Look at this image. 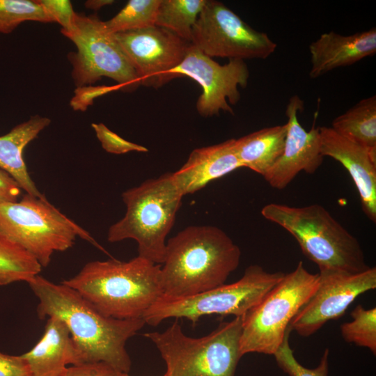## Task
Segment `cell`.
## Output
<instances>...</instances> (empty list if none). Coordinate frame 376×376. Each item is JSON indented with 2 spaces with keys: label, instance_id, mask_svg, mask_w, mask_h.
I'll return each instance as SVG.
<instances>
[{
  "label": "cell",
  "instance_id": "6da1fadb",
  "mask_svg": "<svg viewBox=\"0 0 376 376\" xmlns=\"http://www.w3.org/2000/svg\"><path fill=\"white\" fill-rule=\"evenodd\" d=\"M38 299L40 319L56 316L67 326L80 363L105 362L128 373L131 359L127 341L146 324L142 318L119 320L100 313L74 289L39 274L28 282Z\"/></svg>",
  "mask_w": 376,
  "mask_h": 376
},
{
  "label": "cell",
  "instance_id": "7a4b0ae2",
  "mask_svg": "<svg viewBox=\"0 0 376 376\" xmlns=\"http://www.w3.org/2000/svg\"><path fill=\"white\" fill-rule=\"evenodd\" d=\"M240 258L239 246L219 228L188 226L166 242L160 269L162 295L189 297L223 285Z\"/></svg>",
  "mask_w": 376,
  "mask_h": 376
},
{
  "label": "cell",
  "instance_id": "3957f363",
  "mask_svg": "<svg viewBox=\"0 0 376 376\" xmlns=\"http://www.w3.org/2000/svg\"><path fill=\"white\" fill-rule=\"evenodd\" d=\"M160 269L161 265L139 256L128 261L95 260L62 283L107 317L137 319L163 295Z\"/></svg>",
  "mask_w": 376,
  "mask_h": 376
},
{
  "label": "cell",
  "instance_id": "277c9868",
  "mask_svg": "<svg viewBox=\"0 0 376 376\" xmlns=\"http://www.w3.org/2000/svg\"><path fill=\"white\" fill-rule=\"evenodd\" d=\"M261 214L290 233L320 272L357 274L370 267L358 240L319 204L293 207L269 203L261 209Z\"/></svg>",
  "mask_w": 376,
  "mask_h": 376
},
{
  "label": "cell",
  "instance_id": "5b68a950",
  "mask_svg": "<svg viewBox=\"0 0 376 376\" xmlns=\"http://www.w3.org/2000/svg\"><path fill=\"white\" fill-rule=\"evenodd\" d=\"M182 197L172 173L148 179L126 190L122 194L126 212L109 227L107 240L113 243L132 239L137 243L139 256L162 265L166 239L173 226Z\"/></svg>",
  "mask_w": 376,
  "mask_h": 376
},
{
  "label": "cell",
  "instance_id": "8992f818",
  "mask_svg": "<svg viewBox=\"0 0 376 376\" xmlns=\"http://www.w3.org/2000/svg\"><path fill=\"white\" fill-rule=\"evenodd\" d=\"M242 317L221 322L206 336H187L177 320L163 331L144 334L165 362L164 376H235L240 352Z\"/></svg>",
  "mask_w": 376,
  "mask_h": 376
},
{
  "label": "cell",
  "instance_id": "52a82bcc",
  "mask_svg": "<svg viewBox=\"0 0 376 376\" xmlns=\"http://www.w3.org/2000/svg\"><path fill=\"white\" fill-rule=\"evenodd\" d=\"M0 234L28 252L42 267L49 265L54 252L72 247L77 237L107 253L44 194H25L19 201L0 204Z\"/></svg>",
  "mask_w": 376,
  "mask_h": 376
},
{
  "label": "cell",
  "instance_id": "ba28073f",
  "mask_svg": "<svg viewBox=\"0 0 376 376\" xmlns=\"http://www.w3.org/2000/svg\"><path fill=\"white\" fill-rule=\"evenodd\" d=\"M285 274L282 272H269L258 265H251L234 283H224L189 297L162 295L142 319L146 324L155 327L171 318H185L194 324L201 317L210 315L242 317L258 304Z\"/></svg>",
  "mask_w": 376,
  "mask_h": 376
},
{
  "label": "cell",
  "instance_id": "9c48e42d",
  "mask_svg": "<svg viewBox=\"0 0 376 376\" xmlns=\"http://www.w3.org/2000/svg\"><path fill=\"white\" fill-rule=\"evenodd\" d=\"M318 274L309 272L299 261L242 318V356L248 353L274 355L282 344L289 325L316 290Z\"/></svg>",
  "mask_w": 376,
  "mask_h": 376
},
{
  "label": "cell",
  "instance_id": "30bf717a",
  "mask_svg": "<svg viewBox=\"0 0 376 376\" xmlns=\"http://www.w3.org/2000/svg\"><path fill=\"white\" fill-rule=\"evenodd\" d=\"M61 33L77 48L68 54L77 87L92 84L102 77L115 80L125 92H132L141 85L114 33L97 15L75 13L71 27Z\"/></svg>",
  "mask_w": 376,
  "mask_h": 376
},
{
  "label": "cell",
  "instance_id": "8fae6325",
  "mask_svg": "<svg viewBox=\"0 0 376 376\" xmlns=\"http://www.w3.org/2000/svg\"><path fill=\"white\" fill-rule=\"evenodd\" d=\"M191 43L210 57L229 59H265L276 44L223 3L206 0L192 29Z\"/></svg>",
  "mask_w": 376,
  "mask_h": 376
},
{
  "label": "cell",
  "instance_id": "7c38bea8",
  "mask_svg": "<svg viewBox=\"0 0 376 376\" xmlns=\"http://www.w3.org/2000/svg\"><path fill=\"white\" fill-rule=\"evenodd\" d=\"M172 73L175 78L189 77L201 86L203 93L197 100L196 109L203 117L217 115L220 111L233 114L229 104L239 102L238 87L245 88L249 77L244 60L229 59L227 63L220 65L191 43Z\"/></svg>",
  "mask_w": 376,
  "mask_h": 376
},
{
  "label": "cell",
  "instance_id": "4fadbf2b",
  "mask_svg": "<svg viewBox=\"0 0 376 376\" xmlns=\"http://www.w3.org/2000/svg\"><path fill=\"white\" fill-rule=\"evenodd\" d=\"M318 285L291 320L289 328L301 336L315 334L328 321L340 318L363 293L376 288V267L357 274L319 272Z\"/></svg>",
  "mask_w": 376,
  "mask_h": 376
},
{
  "label": "cell",
  "instance_id": "5bb4252c",
  "mask_svg": "<svg viewBox=\"0 0 376 376\" xmlns=\"http://www.w3.org/2000/svg\"><path fill=\"white\" fill-rule=\"evenodd\" d=\"M141 81L158 88L175 79L172 71L191 42L157 26L114 33Z\"/></svg>",
  "mask_w": 376,
  "mask_h": 376
},
{
  "label": "cell",
  "instance_id": "9a60e30c",
  "mask_svg": "<svg viewBox=\"0 0 376 376\" xmlns=\"http://www.w3.org/2000/svg\"><path fill=\"white\" fill-rule=\"evenodd\" d=\"M304 109L298 95L292 96L286 107L287 133L283 152L263 176L277 189L285 188L301 172L314 173L323 162L320 127L307 131L299 123L297 113Z\"/></svg>",
  "mask_w": 376,
  "mask_h": 376
},
{
  "label": "cell",
  "instance_id": "2e32d148",
  "mask_svg": "<svg viewBox=\"0 0 376 376\" xmlns=\"http://www.w3.org/2000/svg\"><path fill=\"white\" fill-rule=\"evenodd\" d=\"M321 152L340 162L358 190L362 210L376 222V155L343 136L331 127H320Z\"/></svg>",
  "mask_w": 376,
  "mask_h": 376
},
{
  "label": "cell",
  "instance_id": "e0dca14e",
  "mask_svg": "<svg viewBox=\"0 0 376 376\" xmlns=\"http://www.w3.org/2000/svg\"><path fill=\"white\" fill-rule=\"evenodd\" d=\"M311 78H318L336 68L353 65L376 53L375 27L349 36L331 31L324 33L309 47Z\"/></svg>",
  "mask_w": 376,
  "mask_h": 376
},
{
  "label": "cell",
  "instance_id": "ac0fdd59",
  "mask_svg": "<svg viewBox=\"0 0 376 376\" xmlns=\"http://www.w3.org/2000/svg\"><path fill=\"white\" fill-rule=\"evenodd\" d=\"M242 167L235 150V139L193 150L187 162L173 173L182 195L193 194L210 182Z\"/></svg>",
  "mask_w": 376,
  "mask_h": 376
},
{
  "label": "cell",
  "instance_id": "d6986e66",
  "mask_svg": "<svg viewBox=\"0 0 376 376\" xmlns=\"http://www.w3.org/2000/svg\"><path fill=\"white\" fill-rule=\"evenodd\" d=\"M22 356L32 376H63L68 365L80 364L69 329L56 316L48 318L42 336Z\"/></svg>",
  "mask_w": 376,
  "mask_h": 376
},
{
  "label": "cell",
  "instance_id": "ffe728a7",
  "mask_svg": "<svg viewBox=\"0 0 376 376\" xmlns=\"http://www.w3.org/2000/svg\"><path fill=\"white\" fill-rule=\"evenodd\" d=\"M51 123L49 118L35 115L0 136V169L10 174L26 194L41 196L23 158L25 147Z\"/></svg>",
  "mask_w": 376,
  "mask_h": 376
},
{
  "label": "cell",
  "instance_id": "44dd1931",
  "mask_svg": "<svg viewBox=\"0 0 376 376\" xmlns=\"http://www.w3.org/2000/svg\"><path fill=\"white\" fill-rule=\"evenodd\" d=\"M287 124L265 127L235 139V150L242 167L264 176L281 155Z\"/></svg>",
  "mask_w": 376,
  "mask_h": 376
},
{
  "label": "cell",
  "instance_id": "7402d4cb",
  "mask_svg": "<svg viewBox=\"0 0 376 376\" xmlns=\"http://www.w3.org/2000/svg\"><path fill=\"white\" fill-rule=\"evenodd\" d=\"M331 127L376 155V96L361 100L335 118Z\"/></svg>",
  "mask_w": 376,
  "mask_h": 376
},
{
  "label": "cell",
  "instance_id": "603a6c76",
  "mask_svg": "<svg viewBox=\"0 0 376 376\" xmlns=\"http://www.w3.org/2000/svg\"><path fill=\"white\" fill-rule=\"evenodd\" d=\"M206 0H160L155 26L191 42L192 29Z\"/></svg>",
  "mask_w": 376,
  "mask_h": 376
},
{
  "label": "cell",
  "instance_id": "cb8c5ba5",
  "mask_svg": "<svg viewBox=\"0 0 376 376\" xmlns=\"http://www.w3.org/2000/svg\"><path fill=\"white\" fill-rule=\"evenodd\" d=\"M42 268L31 255L0 234V285L28 283Z\"/></svg>",
  "mask_w": 376,
  "mask_h": 376
},
{
  "label": "cell",
  "instance_id": "d4e9b609",
  "mask_svg": "<svg viewBox=\"0 0 376 376\" xmlns=\"http://www.w3.org/2000/svg\"><path fill=\"white\" fill-rule=\"evenodd\" d=\"M159 3L160 0H130L104 24L113 33L153 26Z\"/></svg>",
  "mask_w": 376,
  "mask_h": 376
},
{
  "label": "cell",
  "instance_id": "484cf974",
  "mask_svg": "<svg viewBox=\"0 0 376 376\" xmlns=\"http://www.w3.org/2000/svg\"><path fill=\"white\" fill-rule=\"evenodd\" d=\"M352 321L340 325V333L347 343L368 348L376 354V308H364L359 304L350 313Z\"/></svg>",
  "mask_w": 376,
  "mask_h": 376
},
{
  "label": "cell",
  "instance_id": "4316f807",
  "mask_svg": "<svg viewBox=\"0 0 376 376\" xmlns=\"http://www.w3.org/2000/svg\"><path fill=\"white\" fill-rule=\"evenodd\" d=\"M25 21L52 22L38 0H0L1 33H9Z\"/></svg>",
  "mask_w": 376,
  "mask_h": 376
},
{
  "label": "cell",
  "instance_id": "83f0119b",
  "mask_svg": "<svg viewBox=\"0 0 376 376\" xmlns=\"http://www.w3.org/2000/svg\"><path fill=\"white\" fill-rule=\"evenodd\" d=\"M290 329L274 354L279 367L289 376H329V349H325L319 364L314 368L303 366L295 357L289 343Z\"/></svg>",
  "mask_w": 376,
  "mask_h": 376
},
{
  "label": "cell",
  "instance_id": "f1b7e54d",
  "mask_svg": "<svg viewBox=\"0 0 376 376\" xmlns=\"http://www.w3.org/2000/svg\"><path fill=\"white\" fill-rule=\"evenodd\" d=\"M91 127L102 148L107 152L121 155L131 151L142 152L148 151V149L143 146L124 139L103 123H92Z\"/></svg>",
  "mask_w": 376,
  "mask_h": 376
},
{
  "label": "cell",
  "instance_id": "f546056e",
  "mask_svg": "<svg viewBox=\"0 0 376 376\" xmlns=\"http://www.w3.org/2000/svg\"><path fill=\"white\" fill-rule=\"evenodd\" d=\"M115 91H120L118 84L79 86L74 91L75 95L70 101V105L75 111H85L93 104L95 99Z\"/></svg>",
  "mask_w": 376,
  "mask_h": 376
},
{
  "label": "cell",
  "instance_id": "4dcf8cb0",
  "mask_svg": "<svg viewBox=\"0 0 376 376\" xmlns=\"http://www.w3.org/2000/svg\"><path fill=\"white\" fill-rule=\"evenodd\" d=\"M52 22L61 25V30L69 29L73 22L75 12L68 0H38Z\"/></svg>",
  "mask_w": 376,
  "mask_h": 376
},
{
  "label": "cell",
  "instance_id": "1f68e13d",
  "mask_svg": "<svg viewBox=\"0 0 376 376\" xmlns=\"http://www.w3.org/2000/svg\"><path fill=\"white\" fill-rule=\"evenodd\" d=\"M63 376H129L112 366L103 362L83 363L68 367Z\"/></svg>",
  "mask_w": 376,
  "mask_h": 376
},
{
  "label": "cell",
  "instance_id": "d6a6232c",
  "mask_svg": "<svg viewBox=\"0 0 376 376\" xmlns=\"http://www.w3.org/2000/svg\"><path fill=\"white\" fill-rule=\"evenodd\" d=\"M0 376H32L29 366L22 355L0 352Z\"/></svg>",
  "mask_w": 376,
  "mask_h": 376
},
{
  "label": "cell",
  "instance_id": "836d02e7",
  "mask_svg": "<svg viewBox=\"0 0 376 376\" xmlns=\"http://www.w3.org/2000/svg\"><path fill=\"white\" fill-rule=\"evenodd\" d=\"M22 190L16 180L0 169V204L17 201Z\"/></svg>",
  "mask_w": 376,
  "mask_h": 376
},
{
  "label": "cell",
  "instance_id": "e575fe53",
  "mask_svg": "<svg viewBox=\"0 0 376 376\" xmlns=\"http://www.w3.org/2000/svg\"><path fill=\"white\" fill-rule=\"evenodd\" d=\"M113 2V0H88L85 2V6L88 9L97 10L103 6L112 4Z\"/></svg>",
  "mask_w": 376,
  "mask_h": 376
}]
</instances>
